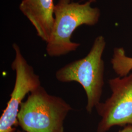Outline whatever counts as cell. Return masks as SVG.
Segmentation results:
<instances>
[{
    "label": "cell",
    "instance_id": "cell-1",
    "mask_svg": "<svg viewBox=\"0 0 132 132\" xmlns=\"http://www.w3.org/2000/svg\"><path fill=\"white\" fill-rule=\"evenodd\" d=\"M86 1L83 4L71 0H59L55 6L52 31L47 42L46 52L51 57H59L75 52L80 43L71 40L74 31L82 25L94 26L100 17V10Z\"/></svg>",
    "mask_w": 132,
    "mask_h": 132
},
{
    "label": "cell",
    "instance_id": "cell-2",
    "mask_svg": "<svg viewBox=\"0 0 132 132\" xmlns=\"http://www.w3.org/2000/svg\"><path fill=\"white\" fill-rule=\"evenodd\" d=\"M20 106L18 125L25 132H64V122L73 109L61 97L49 94L42 86L29 94Z\"/></svg>",
    "mask_w": 132,
    "mask_h": 132
},
{
    "label": "cell",
    "instance_id": "cell-3",
    "mask_svg": "<svg viewBox=\"0 0 132 132\" xmlns=\"http://www.w3.org/2000/svg\"><path fill=\"white\" fill-rule=\"evenodd\" d=\"M106 45L104 36L99 35L95 39L86 56L66 64L55 73V77L59 82H76L82 86L87 99L86 109L89 113L101 102L105 72L102 55Z\"/></svg>",
    "mask_w": 132,
    "mask_h": 132
},
{
    "label": "cell",
    "instance_id": "cell-4",
    "mask_svg": "<svg viewBox=\"0 0 132 132\" xmlns=\"http://www.w3.org/2000/svg\"><path fill=\"white\" fill-rule=\"evenodd\" d=\"M111 95L95 107L101 117L97 132H107L115 126L132 125V73L109 80Z\"/></svg>",
    "mask_w": 132,
    "mask_h": 132
},
{
    "label": "cell",
    "instance_id": "cell-5",
    "mask_svg": "<svg viewBox=\"0 0 132 132\" xmlns=\"http://www.w3.org/2000/svg\"><path fill=\"white\" fill-rule=\"evenodd\" d=\"M12 47L15 57L11 68L15 72V81L10 100L0 118V132H15L18 125V114L23 100L27 94L41 86L39 76L24 58L19 45L13 43Z\"/></svg>",
    "mask_w": 132,
    "mask_h": 132
},
{
    "label": "cell",
    "instance_id": "cell-6",
    "mask_svg": "<svg viewBox=\"0 0 132 132\" xmlns=\"http://www.w3.org/2000/svg\"><path fill=\"white\" fill-rule=\"evenodd\" d=\"M54 0H22L21 12L33 25L38 36L47 42L54 21Z\"/></svg>",
    "mask_w": 132,
    "mask_h": 132
},
{
    "label": "cell",
    "instance_id": "cell-7",
    "mask_svg": "<svg viewBox=\"0 0 132 132\" xmlns=\"http://www.w3.org/2000/svg\"><path fill=\"white\" fill-rule=\"evenodd\" d=\"M112 69L119 77L127 76L132 70V57L128 56L123 47H115L111 60Z\"/></svg>",
    "mask_w": 132,
    "mask_h": 132
},
{
    "label": "cell",
    "instance_id": "cell-8",
    "mask_svg": "<svg viewBox=\"0 0 132 132\" xmlns=\"http://www.w3.org/2000/svg\"><path fill=\"white\" fill-rule=\"evenodd\" d=\"M118 132H132V125H128L124 126L123 128L119 130Z\"/></svg>",
    "mask_w": 132,
    "mask_h": 132
},
{
    "label": "cell",
    "instance_id": "cell-9",
    "mask_svg": "<svg viewBox=\"0 0 132 132\" xmlns=\"http://www.w3.org/2000/svg\"><path fill=\"white\" fill-rule=\"evenodd\" d=\"M82 1H85V0H82ZM96 0H87V1H88V2H90L91 3H94L95 2Z\"/></svg>",
    "mask_w": 132,
    "mask_h": 132
},
{
    "label": "cell",
    "instance_id": "cell-10",
    "mask_svg": "<svg viewBox=\"0 0 132 132\" xmlns=\"http://www.w3.org/2000/svg\"><path fill=\"white\" fill-rule=\"evenodd\" d=\"M16 132H24V131H21V130H17V131Z\"/></svg>",
    "mask_w": 132,
    "mask_h": 132
}]
</instances>
